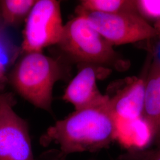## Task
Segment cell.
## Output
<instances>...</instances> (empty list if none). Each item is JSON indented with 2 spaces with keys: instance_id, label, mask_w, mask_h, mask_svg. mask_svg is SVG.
Returning <instances> with one entry per match:
<instances>
[{
  "instance_id": "6da1fadb",
  "label": "cell",
  "mask_w": 160,
  "mask_h": 160,
  "mask_svg": "<svg viewBox=\"0 0 160 160\" xmlns=\"http://www.w3.org/2000/svg\"><path fill=\"white\" fill-rule=\"evenodd\" d=\"M118 138L116 123L109 98L74 112L58 120L41 137L40 144H57L66 157L75 152H97Z\"/></svg>"
},
{
  "instance_id": "7a4b0ae2",
  "label": "cell",
  "mask_w": 160,
  "mask_h": 160,
  "mask_svg": "<svg viewBox=\"0 0 160 160\" xmlns=\"http://www.w3.org/2000/svg\"><path fill=\"white\" fill-rule=\"evenodd\" d=\"M58 61L42 52L25 53L9 75L15 90L37 108L52 113V94L55 82L61 78Z\"/></svg>"
},
{
  "instance_id": "3957f363",
  "label": "cell",
  "mask_w": 160,
  "mask_h": 160,
  "mask_svg": "<svg viewBox=\"0 0 160 160\" xmlns=\"http://www.w3.org/2000/svg\"><path fill=\"white\" fill-rule=\"evenodd\" d=\"M57 45L73 60L89 65H110L118 57L113 46L82 15L64 25Z\"/></svg>"
},
{
  "instance_id": "277c9868",
  "label": "cell",
  "mask_w": 160,
  "mask_h": 160,
  "mask_svg": "<svg viewBox=\"0 0 160 160\" xmlns=\"http://www.w3.org/2000/svg\"><path fill=\"white\" fill-rule=\"evenodd\" d=\"M77 15L86 17L112 46L122 45L158 36L156 29L137 12L106 14L77 7Z\"/></svg>"
},
{
  "instance_id": "5b68a950",
  "label": "cell",
  "mask_w": 160,
  "mask_h": 160,
  "mask_svg": "<svg viewBox=\"0 0 160 160\" xmlns=\"http://www.w3.org/2000/svg\"><path fill=\"white\" fill-rule=\"evenodd\" d=\"M63 27L59 1H36L26 20L22 51L42 52L46 47L58 45Z\"/></svg>"
},
{
  "instance_id": "8992f818",
  "label": "cell",
  "mask_w": 160,
  "mask_h": 160,
  "mask_svg": "<svg viewBox=\"0 0 160 160\" xmlns=\"http://www.w3.org/2000/svg\"><path fill=\"white\" fill-rule=\"evenodd\" d=\"M15 103L12 94L0 92V160H34L28 123Z\"/></svg>"
},
{
  "instance_id": "52a82bcc",
  "label": "cell",
  "mask_w": 160,
  "mask_h": 160,
  "mask_svg": "<svg viewBox=\"0 0 160 160\" xmlns=\"http://www.w3.org/2000/svg\"><path fill=\"white\" fill-rule=\"evenodd\" d=\"M145 81L146 77L128 78L119 83L115 92L106 94L116 123H131L142 119Z\"/></svg>"
},
{
  "instance_id": "ba28073f",
  "label": "cell",
  "mask_w": 160,
  "mask_h": 160,
  "mask_svg": "<svg viewBox=\"0 0 160 160\" xmlns=\"http://www.w3.org/2000/svg\"><path fill=\"white\" fill-rule=\"evenodd\" d=\"M142 119L151 133L149 146L160 142V57L155 56L146 77Z\"/></svg>"
},
{
  "instance_id": "9c48e42d",
  "label": "cell",
  "mask_w": 160,
  "mask_h": 160,
  "mask_svg": "<svg viewBox=\"0 0 160 160\" xmlns=\"http://www.w3.org/2000/svg\"><path fill=\"white\" fill-rule=\"evenodd\" d=\"M97 75L96 67L87 64L69 82L62 99L71 103L75 110L84 108L104 100L106 95L102 94L97 87Z\"/></svg>"
},
{
  "instance_id": "30bf717a",
  "label": "cell",
  "mask_w": 160,
  "mask_h": 160,
  "mask_svg": "<svg viewBox=\"0 0 160 160\" xmlns=\"http://www.w3.org/2000/svg\"><path fill=\"white\" fill-rule=\"evenodd\" d=\"M37 0H0L4 26H15L26 20Z\"/></svg>"
},
{
  "instance_id": "8fae6325",
  "label": "cell",
  "mask_w": 160,
  "mask_h": 160,
  "mask_svg": "<svg viewBox=\"0 0 160 160\" xmlns=\"http://www.w3.org/2000/svg\"><path fill=\"white\" fill-rule=\"evenodd\" d=\"M77 7L86 11L106 14L137 12L135 0H83Z\"/></svg>"
},
{
  "instance_id": "7c38bea8",
  "label": "cell",
  "mask_w": 160,
  "mask_h": 160,
  "mask_svg": "<svg viewBox=\"0 0 160 160\" xmlns=\"http://www.w3.org/2000/svg\"><path fill=\"white\" fill-rule=\"evenodd\" d=\"M18 54V48L4 34V29H0V84L5 83L8 80V71L15 62Z\"/></svg>"
},
{
  "instance_id": "4fadbf2b",
  "label": "cell",
  "mask_w": 160,
  "mask_h": 160,
  "mask_svg": "<svg viewBox=\"0 0 160 160\" xmlns=\"http://www.w3.org/2000/svg\"><path fill=\"white\" fill-rule=\"evenodd\" d=\"M118 160H160V142L147 147L129 148L119 156Z\"/></svg>"
},
{
  "instance_id": "5bb4252c",
  "label": "cell",
  "mask_w": 160,
  "mask_h": 160,
  "mask_svg": "<svg viewBox=\"0 0 160 160\" xmlns=\"http://www.w3.org/2000/svg\"><path fill=\"white\" fill-rule=\"evenodd\" d=\"M138 13L148 22H160V0H135Z\"/></svg>"
},
{
  "instance_id": "9a60e30c",
  "label": "cell",
  "mask_w": 160,
  "mask_h": 160,
  "mask_svg": "<svg viewBox=\"0 0 160 160\" xmlns=\"http://www.w3.org/2000/svg\"><path fill=\"white\" fill-rule=\"evenodd\" d=\"M66 157L59 149H52L45 152L39 160H65Z\"/></svg>"
},
{
  "instance_id": "2e32d148",
  "label": "cell",
  "mask_w": 160,
  "mask_h": 160,
  "mask_svg": "<svg viewBox=\"0 0 160 160\" xmlns=\"http://www.w3.org/2000/svg\"><path fill=\"white\" fill-rule=\"evenodd\" d=\"M154 27L155 28L157 32L158 36H160V22L155 23Z\"/></svg>"
},
{
  "instance_id": "e0dca14e",
  "label": "cell",
  "mask_w": 160,
  "mask_h": 160,
  "mask_svg": "<svg viewBox=\"0 0 160 160\" xmlns=\"http://www.w3.org/2000/svg\"><path fill=\"white\" fill-rule=\"evenodd\" d=\"M4 26L2 20V18H1V8H0V29H4Z\"/></svg>"
},
{
  "instance_id": "ac0fdd59",
  "label": "cell",
  "mask_w": 160,
  "mask_h": 160,
  "mask_svg": "<svg viewBox=\"0 0 160 160\" xmlns=\"http://www.w3.org/2000/svg\"><path fill=\"white\" fill-rule=\"evenodd\" d=\"M2 84H0V90L1 89V87H2Z\"/></svg>"
}]
</instances>
